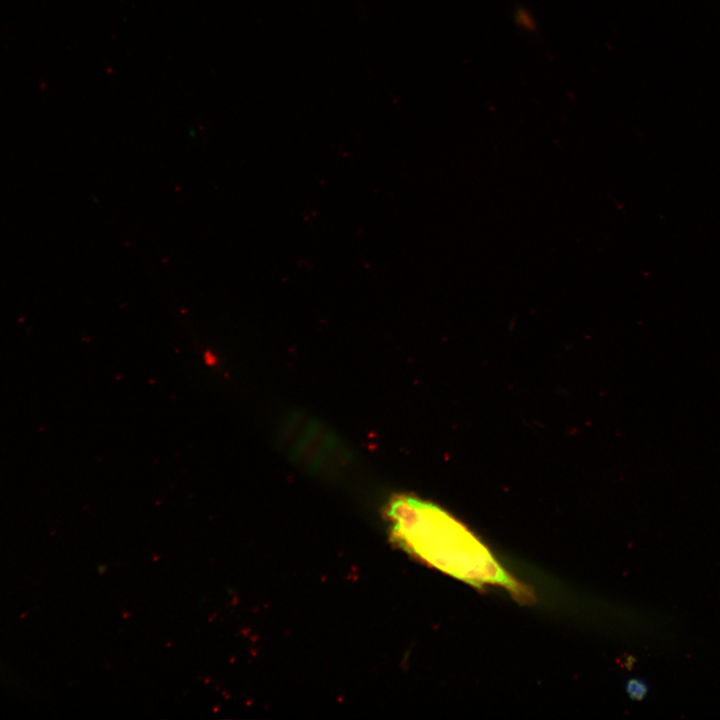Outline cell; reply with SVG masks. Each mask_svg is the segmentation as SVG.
<instances>
[{
  "mask_svg": "<svg viewBox=\"0 0 720 720\" xmlns=\"http://www.w3.org/2000/svg\"><path fill=\"white\" fill-rule=\"evenodd\" d=\"M393 541L440 571L475 587L499 585L529 602L532 594L462 523L435 504L397 496L387 509Z\"/></svg>",
  "mask_w": 720,
  "mask_h": 720,
  "instance_id": "cell-1",
  "label": "cell"
},
{
  "mask_svg": "<svg viewBox=\"0 0 720 720\" xmlns=\"http://www.w3.org/2000/svg\"><path fill=\"white\" fill-rule=\"evenodd\" d=\"M629 691L632 697L640 699L647 693V686L642 681H632Z\"/></svg>",
  "mask_w": 720,
  "mask_h": 720,
  "instance_id": "cell-2",
  "label": "cell"
}]
</instances>
